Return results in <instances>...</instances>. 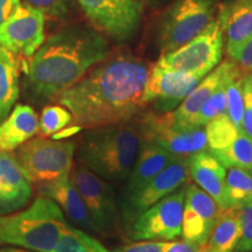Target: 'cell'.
Wrapping results in <instances>:
<instances>
[{"mask_svg": "<svg viewBox=\"0 0 252 252\" xmlns=\"http://www.w3.org/2000/svg\"><path fill=\"white\" fill-rule=\"evenodd\" d=\"M150 70L146 62L128 53L108 56L55 100L71 112L72 123L81 128L131 122L146 105Z\"/></svg>", "mask_w": 252, "mask_h": 252, "instance_id": "1", "label": "cell"}, {"mask_svg": "<svg viewBox=\"0 0 252 252\" xmlns=\"http://www.w3.org/2000/svg\"><path fill=\"white\" fill-rule=\"evenodd\" d=\"M110 55L108 40L93 26L72 24L45 39L25 67L27 98L55 99Z\"/></svg>", "mask_w": 252, "mask_h": 252, "instance_id": "2", "label": "cell"}, {"mask_svg": "<svg viewBox=\"0 0 252 252\" xmlns=\"http://www.w3.org/2000/svg\"><path fill=\"white\" fill-rule=\"evenodd\" d=\"M141 146L137 124H122L88 128L77 147L78 161L106 181L127 178Z\"/></svg>", "mask_w": 252, "mask_h": 252, "instance_id": "3", "label": "cell"}, {"mask_svg": "<svg viewBox=\"0 0 252 252\" xmlns=\"http://www.w3.org/2000/svg\"><path fill=\"white\" fill-rule=\"evenodd\" d=\"M69 224L52 198H35L26 209L0 215V245L54 252Z\"/></svg>", "mask_w": 252, "mask_h": 252, "instance_id": "4", "label": "cell"}, {"mask_svg": "<svg viewBox=\"0 0 252 252\" xmlns=\"http://www.w3.org/2000/svg\"><path fill=\"white\" fill-rule=\"evenodd\" d=\"M76 144L74 141L32 138L17 149V159L32 185L50 184L70 174Z\"/></svg>", "mask_w": 252, "mask_h": 252, "instance_id": "5", "label": "cell"}, {"mask_svg": "<svg viewBox=\"0 0 252 252\" xmlns=\"http://www.w3.org/2000/svg\"><path fill=\"white\" fill-rule=\"evenodd\" d=\"M216 0H175L162 19L159 33L161 55L180 48L215 20Z\"/></svg>", "mask_w": 252, "mask_h": 252, "instance_id": "6", "label": "cell"}, {"mask_svg": "<svg viewBox=\"0 0 252 252\" xmlns=\"http://www.w3.org/2000/svg\"><path fill=\"white\" fill-rule=\"evenodd\" d=\"M223 52L224 34L219 21L214 20L193 40L180 48L160 56L156 64L203 78L220 64Z\"/></svg>", "mask_w": 252, "mask_h": 252, "instance_id": "7", "label": "cell"}, {"mask_svg": "<svg viewBox=\"0 0 252 252\" xmlns=\"http://www.w3.org/2000/svg\"><path fill=\"white\" fill-rule=\"evenodd\" d=\"M70 178L100 235L117 231L122 224L118 198L109 181L81 161L72 165Z\"/></svg>", "mask_w": 252, "mask_h": 252, "instance_id": "8", "label": "cell"}, {"mask_svg": "<svg viewBox=\"0 0 252 252\" xmlns=\"http://www.w3.org/2000/svg\"><path fill=\"white\" fill-rule=\"evenodd\" d=\"M137 125L141 141L157 145L179 158H189L209 149L204 127L179 130L173 125L169 111L145 113Z\"/></svg>", "mask_w": 252, "mask_h": 252, "instance_id": "9", "label": "cell"}, {"mask_svg": "<svg viewBox=\"0 0 252 252\" xmlns=\"http://www.w3.org/2000/svg\"><path fill=\"white\" fill-rule=\"evenodd\" d=\"M186 188L180 187L139 215L127 235L132 241H172L182 232Z\"/></svg>", "mask_w": 252, "mask_h": 252, "instance_id": "10", "label": "cell"}, {"mask_svg": "<svg viewBox=\"0 0 252 252\" xmlns=\"http://www.w3.org/2000/svg\"><path fill=\"white\" fill-rule=\"evenodd\" d=\"M93 27L117 42L130 39L141 21L137 0H76Z\"/></svg>", "mask_w": 252, "mask_h": 252, "instance_id": "11", "label": "cell"}, {"mask_svg": "<svg viewBox=\"0 0 252 252\" xmlns=\"http://www.w3.org/2000/svg\"><path fill=\"white\" fill-rule=\"evenodd\" d=\"M190 158V157H189ZM189 158H179L147 182L134 196L119 203L122 225L126 231L132 223L153 204L187 184L189 178Z\"/></svg>", "mask_w": 252, "mask_h": 252, "instance_id": "12", "label": "cell"}, {"mask_svg": "<svg viewBox=\"0 0 252 252\" xmlns=\"http://www.w3.org/2000/svg\"><path fill=\"white\" fill-rule=\"evenodd\" d=\"M45 21L40 11L23 4L0 26V47L30 60L45 41Z\"/></svg>", "mask_w": 252, "mask_h": 252, "instance_id": "13", "label": "cell"}, {"mask_svg": "<svg viewBox=\"0 0 252 252\" xmlns=\"http://www.w3.org/2000/svg\"><path fill=\"white\" fill-rule=\"evenodd\" d=\"M223 212L224 209L198 186L188 185L182 213L181 235L184 241L206 245Z\"/></svg>", "mask_w": 252, "mask_h": 252, "instance_id": "14", "label": "cell"}, {"mask_svg": "<svg viewBox=\"0 0 252 252\" xmlns=\"http://www.w3.org/2000/svg\"><path fill=\"white\" fill-rule=\"evenodd\" d=\"M202 78L154 64L144 90L145 103H153L159 112H168L180 104Z\"/></svg>", "mask_w": 252, "mask_h": 252, "instance_id": "15", "label": "cell"}, {"mask_svg": "<svg viewBox=\"0 0 252 252\" xmlns=\"http://www.w3.org/2000/svg\"><path fill=\"white\" fill-rule=\"evenodd\" d=\"M245 71L232 60H225L210 71L207 76L197 83L175 110L169 111L173 125L179 130H191L195 128L194 122L198 111L209 96L219 88L223 82L231 77L242 76Z\"/></svg>", "mask_w": 252, "mask_h": 252, "instance_id": "16", "label": "cell"}, {"mask_svg": "<svg viewBox=\"0 0 252 252\" xmlns=\"http://www.w3.org/2000/svg\"><path fill=\"white\" fill-rule=\"evenodd\" d=\"M32 194V182L17 156L8 151H0V215L24 209L31 201Z\"/></svg>", "mask_w": 252, "mask_h": 252, "instance_id": "17", "label": "cell"}, {"mask_svg": "<svg viewBox=\"0 0 252 252\" xmlns=\"http://www.w3.org/2000/svg\"><path fill=\"white\" fill-rule=\"evenodd\" d=\"M217 21L224 34L226 54L234 61L252 36V0H230L220 5Z\"/></svg>", "mask_w": 252, "mask_h": 252, "instance_id": "18", "label": "cell"}, {"mask_svg": "<svg viewBox=\"0 0 252 252\" xmlns=\"http://www.w3.org/2000/svg\"><path fill=\"white\" fill-rule=\"evenodd\" d=\"M176 159H179V157L167 152L161 147L146 143V141H141L137 159L127 178L125 179L126 184L118 198V204L134 196L147 182H150L154 176L159 174L163 168H166Z\"/></svg>", "mask_w": 252, "mask_h": 252, "instance_id": "19", "label": "cell"}, {"mask_svg": "<svg viewBox=\"0 0 252 252\" xmlns=\"http://www.w3.org/2000/svg\"><path fill=\"white\" fill-rule=\"evenodd\" d=\"M39 193L42 196L52 198L69 220L83 231L100 234L98 228L91 220L86 204L72 182L70 174L62 176L59 180L39 186Z\"/></svg>", "mask_w": 252, "mask_h": 252, "instance_id": "20", "label": "cell"}, {"mask_svg": "<svg viewBox=\"0 0 252 252\" xmlns=\"http://www.w3.org/2000/svg\"><path fill=\"white\" fill-rule=\"evenodd\" d=\"M189 175L222 209L230 208L225 185L226 169L215 157L207 151L191 156L189 158Z\"/></svg>", "mask_w": 252, "mask_h": 252, "instance_id": "21", "label": "cell"}, {"mask_svg": "<svg viewBox=\"0 0 252 252\" xmlns=\"http://www.w3.org/2000/svg\"><path fill=\"white\" fill-rule=\"evenodd\" d=\"M39 132V117L31 105L19 104L0 123V151L13 152L35 137Z\"/></svg>", "mask_w": 252, "mask_h": 252, "instance_id": "22", "label": "cell"}, {"mask_svg": "<svg viewBox=\"0 0 252 252\" xmlns=\"http://www.w3.org/2000/svg\"><path fill=\"white\" fill-rule=\"evenodd\" d=\"M19 97L17 55L0 47V123L7 117Z\"/></svg>", "mask_w": 252, "mask_h": 252, "instance_id": "23", "label": "cell"}, {"mask_svg": "<svg viewBox=\"0 0 252 252\" xmlns=\"http://www.w3.org/2000/svg\"><path fill=\"white\" fill-rule=\"evenodd\" d=\"M239 237L241 225L237 209L230 207L223 212L213 229L206 243V252H235Z\"/></svg>", "mask_w": 252, "mask_h": 252, "instance_id": "24", "label": "cell"}, {"mask_svg": "<svg viewBox=\"0 0 252 252\" xmlns=\"http://www.w3.org/2000/svg\"><path fill=\"white\" fill-rule=\"evenodd\" d=\"M208 152L215 157L225 168L237 167L252 174V138L243 131L239 132L236 139L225 149Z\"/></svg>", "mask_w": 252, "mask_h": 252, "instance_id": "25", "label": "cell"}, {"mask_svg": "<svg viewBox=\"0 0 252 252\" xmlns=\"http://www.w3.org/2000/svg\"><path fill=\"white\" fill-rule=\"evenodd\" d=\"M208 141V151L222 150L229 146L236 139L242 130L236 127L228 117V113L217 116L204 127Z\"/></svg>", "mask_w": 252, "mask_h": 252, "instance_id": "26", "label": "cell"}, {"mask_svg": "<svg viewBox=\"0 0 252 252\" xmlns=\"http://www.w3.org/2000/svg\"><path fill=\"white\" fill-rule=\"evenodd\" d=\"M54 252H113L88 232L69 225Z\"/></svg>", "mask_w": 252, "mask_h": 252, "instance_id": "27", "label": "cell"}, {"mask_svg": "<svg viewBox=\"0 0 252 252\" xmlns=\"http://www.w3.org/2000/svg\"><path fill=\"white\" fill-rule=\"evenodd\" d=\"M225 185L230 207L239 206L252 197V174L244 169L229 167Z\"/></svg>", "mask_w": 252, "mask_h": 252, "instance_id": "28", "label": "cell"}, {"mask_svg": "<svg viewBox=\"0 0 252 252\" xmlns=\"http://www.w3.org/2000/svg\"><path fill=\"white\" fill-rule=\"evenodd\" d=\"M247 74V72H245ZM243 76V75H242ZM239 76L231 77L229 80L223 82L214 93L210 94L198 111L196 118H195L194 126L195 128L197 127H204L212 119L216 118L217 116L223 115L228 111V96H226V87H228L229 82L234 78H237Z\"/></svg>", "mask_w": 252, "mask_h": 252, "instance_id": "29", "label": "cell"}, {"mask_svg": "<svg viewBox=\"0 0 252 252\" xmlns=\"http://www.w3.org/2000/svg\"><path fill=\"white\" fill-rule=\"evenodd\" d=\"M72 122V115L63 105H47L39 119V131L42 137H50Z\"/></svg>", "mask_w": 252, "mask_h": 252, "instance_id": "30", "label": "cell"}, {"mask_svg": "<svg viewBox=\"0 0 252 252\" xmlns=\"http://www.w3.org/2000/svg\"><path fill=\"white\" fill-rule=\"evenodd\" d=\"M242 77L234 78L226 87L228 96V117L236 127L242 130V117H243V89H242Z\"/></svg>", "mask_w": 252, "mask_h": 252, "instance_id": "31", "label": "cell"}, {"mask_svg": "<svg viewBox=\"0 0 252 252\" xmlns=\"http://www.w3.org/2000/svg\"><path fill=\"white\" fill-rule=\"evenodd\" d=\"M238 213L239 225H241V237L235 252L252 251V197L248 201L236 206Z\"/></svg>", "mask_w": 252, "mask_h": 252, "instance_id": "32", "label": "cell"}, {"mask_svg": "<svg viewBox=\"0 0 252 252\" xmlns=\"http://www.w3.org/2000/svg\"><path fill=\"white\" fill-rule=\"evenodd\" d=\"M24 4L30 5L54 20H64L70 14L74 0H24Z\"/></svg>", "mask_w": 252, "mask_h": 252, "instance_id": "33", "label": "cell"}, {"mask_svg": "<svg viewBox=\"0 0 252 252\" xmlns=\"http://www.w3.org/2000/svg\"><path fill=\"white\" fill-rule=\"evenodd\" d=\"M243 89V117H242V131L252 138V74L247 72L242 77Z\"/></svg>", "mask_w": 252, "mask_h": 252, "instance_id": "34", "label": "cell"}, {"mask_svg": "<svg viewBox=\"0 0 252 252\" xmlns=\"http://www.w3.org/2000/svg\"><path fill=\"white\" fill-rule=\"evenodd\" d=\"M163 245V241H135V243L119 248L113 252H161Z\"/></svg>", "mask_w": 252, "mask_h": 252, "instance_id": "35", "label": "cell"}, {"mask_svg": "<svg viewBox=\"0 0 252 252\" xmlns=\"http://www.w3.org/2000/svg\"><path fill=\"white\" fill-rule=\"evenodd\" d=\"M161 252H206V245L187 241L165 242Z\"/></svg>", "mask_w": 252, "mask_h": 252, "instance_id": "36", "label": "cell"}, {"mask_svg": "<svg viewBox=\"0 0 252 252\" xmlns=\"http://www.w3.org/2000/svg\"><path fill=\"white\" fill-rule=\"evenodd\" d=\"M234 61L241 67L245 72L252 71V36L245 43L239 54Z\"/></svg>", "mask_w": 252, "mask_h": 252, "instance_id": "37", "label": "cell"}, {"mask_svg": "<svg viewBox=\"0 0 252 252\" xmlns=\"http://www.w3.org/2000/svg\"><path fill=\"white\" fill-rule=\"evenodd\" d=\"M21 5V0H0V26L7 21Z\"/></svg>", "mask_w": 252, "mask_h": 252, "instance_id": "38", "label": "cell"}, {"mask_svg": "<svg viewBox=\"0 0 252 252\" xmlns=\"http://www.w3.org/2000/svg\"><path fill=\"white\" fill-rule=\"evenodd\" d=\"M0 252H36V251L27 250V249H23V248L7 247V248H0Z\"/></svg>", "mask_w": 252, "mask_h": 252, "instance_id": "39", "label": "cell"}, {"mask_svg": "<svg viewBox=\"0 0 252 252\" xmlns=\"http://www.w3.org/2000/svg\"><path fill=\"white\" fill-rule=\"evenodd\" d=\"M251 252H252V251H251Z\"/></svg>", "mask_w": 252, "mask_h": 252, "instance_id": "40", "label": "cell"}]
</instances>
